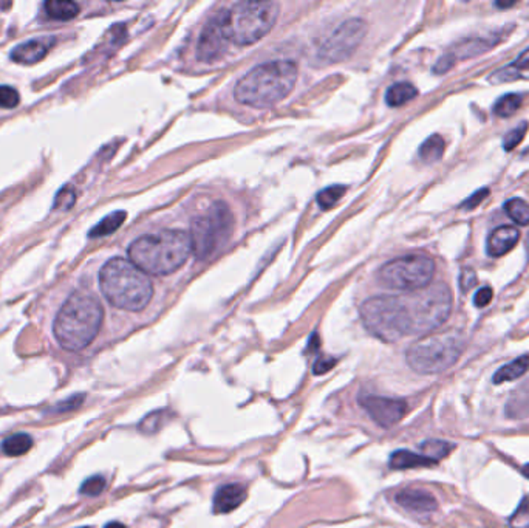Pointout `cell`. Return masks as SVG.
<instances>
[{"instance_id": "d6986e66", "label": "cell", "mask_w": 529, "mask_h": 528, "mask_svg": "<svg viewBox=\"0 0 529 528\" xmlns=\"http://www.w3.org/2000/svg\"><path fill=\"white\" fill-rule=\"evenodd\" d=\"M528 372H529V355H521L519 358H515L514 361L501 366V368L494 374L493 381L495 384L514 381L526 375Z\"/></svg>"}, {"instance_id": "4316f807", "label": "cell", "mask_w": 529, "mask_h": 528, "mask_svg": "<svg viewBox=\"0 0 529 528\" xmlns=\"http://www.w3.org/2000/svg\"><path fill=\"white\" fill-rule=\"evenodd\" d=\"M421 454L431 458L432 462L437 463L441 458H444L449 456V452L453 450V445L449 442H444V440H427V442L422 443L421 446Z\"/></svg>"}, {"instance_id": "8992f818", "label": "cell", "mask_w": 529, "mask_h": 528, "mask_svg": "<svg viewBox=\"0 0 529 528\" xmlns=\"http://www.w3.org/2000/svg\"><path fill=\"white\" fill-rule=\"evenodd\" d=\"M279 16L274 2H239L220 14L222 30L228 42L252 45L271 31Z\"/></svg>"}, {"instance_id": "277c9868", "label": "cell", "mask_w": 529, "mask_h": 528, "mask_svg": "<svg viewBox=\"0 0 529 528\" xmlns=\"http://www.w3.org/2000/svg\"><path fill=\"white\" fill-rule=\"evenodd\" d=\"M102 318V306L95 296L85 291H74L56 315L54 338L68 352L83 350L96 338Z\"/></svg>"}, {"instance_id": "ac0fdd59", "label": "cell", "mask_w": 529, "mask_h": 528, "mask_svg": "<svg viewBox=\"0 0 529 528\" xmlns=\"http://www.w3.org/2000/svg\"><path fill=\"white\" fill-rule=\"evenodd\" d=\"M389 463H390V468L393 469L424 468V467H432V465H435V462H432L431 458H427L422 454H416V452L407 451V450L395 451L393 454L390 456Z\"/></svg>"}, {"instance_id": "6da1fadb", "label": "cell", "mask_w": 529, "mask_h": 528, "mask_svg": "<svg viewBox=\"0 0 529 528\" xmlns=\"http://www.w3.org/2000/svg\"><path fill=\"white\" fill-rule=\"evenodd\" d=\"M451 312L452 293L444 284L398 296H375L360 306L365 328L384 343L432 333L449 319Z\"/></svg>"}, {"instance_id": "52a82bcc", "label": "cell", "mask_w": 529, "mask_h": 528, "mask_svg": "<svg viewBox=\"0 0 529 528\" xmlns=\"http://www.w3.org/2000/svg\"><path fill=\"white\" fill-rule=\"evenodd\" d=\"M464 337L457 330L426 335L409 347L407 364L422 375H435L455 364L464 350Z\"/></svg>"}, {"instance_id": "7dc6e473", "label": "cell", "mask_w": 529, "mask_h": 528, "mask_svg": "<svg viewBox=\"0 0 529 528\" xmlns=\"http://www.w3.org/2000/svg\"><path fill=\"white\" fill-rule=\"evenodd\" d=\"M523 158H529V149H526V151L523 152Z\"/></svg>"}, {"instance_id": "f1b7e54d", "label": "cell", "mask_w": 529, "mask_h": 528, "mask_svg": "<svg viewBox=\"0 0 529 528\" xmlns=\"http://www.w3.org/2000/svg\"><path fill=\"white\" fill-rule=\"evenodd\" d=\"M505 211L509 219L519 225H529V204L521 198H511L505 203Z\"/></svg>"}, {"instance_id": "83f0119b", "label": "cell", "mask_w": 529, "mask_h": 528, "mask_svg": "<svg viewBox=\"0 0 529 528\" xmlns=\"http://www.w3.org/2000/svg\"><path fill=\"white\" fill-rule=\"evenodd\" d=\"M521 103H523V99L517 93H508L495 103L494 114L500 118H509L520 109Z\"/></svg>"}, {"instance_id": "7a4b0ae2", "label": "cell", "mask_w": 529, "mask_h": 528, "mask_svg": "<svg viewBox=\"0 0 529 528\" xmlns=\"http://www.w3.org/2000/svg\"><path fill=\"white\" fill-rule=\"evenodd\" d=\"M192 253L191 235L182 229L147 234L129 246L130 262L146 275L164 276L177 271Z\"/></svg>"}, {"instance_id": "bcb514c9", "label": "cell", "mask_w": 529, "mask_h": 528, "mask_svg": "<svg viewBox=\"0 0 529 528\" xmlns=\"http://www.w3.org/2000/svg\"><path fill=\"white\" fill-rule=\"evenodd\" d=\"M525 248H526V256H528V260H529V234H528V237L525 240Z\"/></svg>"}, {"instance_id": "ee69618b", "label": "cell", "mask_w": 529, "mask_h": 528, "mask_svg": "<svg viewBox=\"0 0 529 528\" xmlns=\"http://www.w3.org/2000/svg\"><path fill=\"white\" fill-rule=\"evenodd\" d=\"M104 528H126L121 522H109Z\"/></svg>"}, {"instance_id": "7402d4cb", "label": "cell", "mask_w": 529, "mask_h": 528, "mask_svg": "<svg viewBox=\"0 0 529 528\" xmlns=\"http://www.w3.org/2000/svg\"><path fill=\"white\" fill-rule=\"evenodd\" d=\"M126 217H127L126 211H115V213L104 217V219L99 222L95 228H91L89 235L91 239H95V237H105V235L114 234L116 229L122 225L124 220H126Z\"/></svg>"}, {"instance_id": "d6a6232c", "label": "cell", "mask_w": 529, "mask_h": 528, "mask_svg": "<svg viewBox=\"0 0 529 528\" xmlns=\"http://www.w3.org/2000/svg\"><path fill=\"white\" fill-rule=\"evenodd\" d=\"M105 479L102 476H91L90 479H87L83 485H80V494L89 496V498H95L99 496L105 488Z\"/></svg>"}, {"instance_id": "4fadbf2b", "label": "cell", "mask_w": 529, "mask_h": 528, "mask_svg": "<svg viewBox=\"0 0 529 528\" xmlns=\"http://www.w3.org/2000/svg\"><path fill=\"white\" fill-rule=\"evenodd\" d=\"M398 505L415 514H429L438 508V502L426 489H402L396 494Z\"/></svg>"}, {"instance_id": "30bf717a", "label": "cell", "mask_w": 529, "mask_h": 528, "mask_svg": "<svg viewBox=\"0 0 529 528\" xmlns=\"http://www.w3.org/2000/svg\"><path fill=\"white\" fill-rule=\"evenodd\" d=\"M365 31L367 25L363 19H348L342 22L332 34L323 39L317 52V59L325 64H336L347 59L363 42Z\"/></svg>"}, {"instance_id": "c3c4849f", "label": "cell", "mask_w": 529, "mask_h": 528, "mask_svg": "<svg viewBox=\"0 0 529 528\" xmlns=\"http://www.w3.org/2000/svg\"><path fill=\"white\" fill-rule=\"evenodd\" d=\"M80 528H90V527H80Z\"/></svg>"}, {"instance_id": "8d00e7d4", "label": "cell", "mask_w": 529, "mask_h": 528, "mask_svg": "<svg viewBox=\"0 0 529 528\" xmlns=\"http://www.w3.org/2000/svg\"><path fill=\"white\" fill-rule=\"evenodd\" d=\"M74 202H76V194H74V191L72 188H68L67 186V188L58 192L53 208L61 209V211H68L73 207Z\"/></svg>"}, {"instance_id": "4dcf8cb0", "label": "cell", "mask_w": 529, "mask_h": 528, "mask_svg": "<svg viewBox=\"0 0 529 528\" xmlns=\"http://www.w3.org/2000/svg\"><path fill=\"white\" fill-rule=\"evenodd\" d=\"M528 127H529L528 121H521L517 127L509 130V132L505 135V138H503V149H505L506 152L514 151V149L523 141L525 135L528 132Z\"/></svg>"}, {"instance_id": "7bdbcfd3", "label": "cell", "mask_w": 529, "mask_h": 528, "mask_svg": "<svg viewBox=\"0 0 529 528\" xmlns=\"http://www.w3.org/2000/svg\"><path fill=\"white\" fill-rule=\"evenodd\" d=\"M515 2H497L495 6H499V8H511V6H514Z\"/></svg>"}, {"instance_id": "74e56055", "label": "cell", "mask_w": 529, "mask_h": 528, "mask_svg": "<svg viewBox=\"0 0 529 528\" xmlns=\"http://www.w3.org/2000/svg\"><path fill=\"white\" fill-rule=\"evenodd\" d=\"M475 285H477L475 271L471 268H463L462 275H460V288H462L463 293H468V291L474 288Z\"/></svg>"}, {"instance_id": "b9f144b4", "label": "cell", "mask_w": 529, "mask_h": 528, "mask_svg": "<svg viewBox=\"0 0 529 528\" xmlns=\"http://www.w3.org/2000/svg\"><path fill=\"white\" fill-rule=\"evenodd\" d=\"M453 64H455V58H453L452 54H446V56H443V58L438 59L437 65L433 67V72L438 73V74L446 73L447 70H451Z\"/></svg>"}, {"instance_id": "2e32d148", "label": "cell", "mask_w": 529, "mask_h": 528, "mask_svg": "<svg viewBox=\"0 0 529 528\" xmlns=\"http://www.w3.org/2000/svg\"><path fill=\"white\" fill-rule=\"evenodd\" d=\"M246 499V488L240 483H228L219 488L214 496L213 510L217 514H226L234 511L244 504Z\"/></svg>"}, {"instance_id": "603a6c76", "label": "cell", "mask_w": 529, "mask_h": 528, "mask_svg": "<svg viewBox=\"0 0 529 528\" xmlns=\"http://www.w3.org/2000/svg\"><path fill=\"white\" fill-rule=\"evenodd\" d=\"M508 414L511 419H523L529 415V384H523L512 394L508 403Z\"/></svg>"}, {"instance_id": "60d3db41", "label": "cell", "mask_w": 529, "mask_h": 528, "mask_svg": "<svg viewBox=\"0 0 529 528\" xmlns=\"http://www.w3.org/2000/svg\"><path fill=\"white\" fill-rule=\"evenodd\" d=\"M336 364V359L334 358H330V357H323V358H319L317 361L314 363V368H313V372L316 375H322L325 374V372H328L330 369H333V366Z\"/></svg>"}, {"instance_id": "44dd1931", "label": "cell", "mask_w": 529, "mask_h": 528, "mask_svg": "<svg viewBox=\"0 0 529 528\" xmlns=\"http://www.w3.org/2000/svg\"><path fill=\"white\" fill-rule=\"evenodd\" d=\"M47 14L56 21H72L79 14V5L68 0H48L45 3Z\"/></svg>"}, {"instance_id": "7c38bea8", "label": "cell", "mask_w": 529, "mask_h": 528, "mask_svg": "<svg viewBox=\"0 0 529 528\" xmlns=\"http://www.w3.org/2000/svg\"><path fill=\"white\" fill-rule=\"evenodd\" d=\"M228 43L229 42L222 30L220 14H219L217 17H214L202 31L200 41H198V48H197L198 59L203 62H213L215 59H219L220 56L225 53Z\"/></svg>"}, {"instance_id": "836d02e7", "label": "cell", "mask_w": 529, "mask_h": 528, "mask_svg": "<svg viewBox=\"0 0 529 528\" xmlns=\"http://www.w3.org/2000/svg\"><path fill=\"white\" fill-rule=\"evenodd\" d=\"M164 411H155L152 414H149L147 417L140 423V431L144 434H155L160 431L161 425L164 421Z\"/></svg>"}, {"instance_id": "e575fe53", "label": "cell", "mask_w": 529, "mask_h": 528, "mask_svg": "<svg viewBox=\"0 0 529 528\" xmlns=\"http://www.w3.org/2000/svg\"><path fill=\"white\" fill-rule=\"evenodd\" d=\"M85 395L84 394H78L73 395L70 399H67L64 401H59L58 405L53 406L52 409H48L50 414H64V412H70V411H76L78 408L84 403Z\"/></svg>"}, {"instance_id": "ba28073f", "label": "cell", "mask_w": 529, "mask_h": 528, "mask_svg": "<svg viewBox=\"0 0 529 528\" xmlns=\"http://www.w3.org/2000/svg\"><path fill=\"white\" fill-rule=\"evenodd\" d=\"M234 229V217L223 202H215L197 215L191 225L192 253L198 259H208L226 244Z\"/></svg>"}, {"instance_id": "f35d334b", "label": "cell", "mask_w": 529, "mask_h": 528, "mask_svg": "<svg viewBox=\"0 0 529 528\" xmlns=\"http://www.w3.org/2000/svg\"><path fill=\"white\" fill-rule=\"evenodd\" d=\"M493 297H494V291H493V288H490V287H483V288H480V290H478L477 293H475V296H474V304H475V307L483 308V307L489 306L490 301H493Z\"/></svg>"}, {"instance_id": "9c48e42d", "label": "cell", "mask_w": 529, "mask_h": 528, "mask_svg": "<svg viewBox=\"0 0 529 528\" xmlns=\"http://www.w3.org/2000/svg\"><path fill=\"white\" fill-rule=\"evenodd\" d=\"M435 273V262L424 254H409L396 257L381 266L378 279L384 287L416 291L429 287Z\"/></svg>"}, {"instance_id": "ffe728a7", "label": "cell", "mask_w": 529, "mask_h": 528, "mask_svg": "<svg viewBox=\"0 0 529 528\" xmlns=\"http://www.w3.org/2000/svg\"><path fill=\"white\" fill-rule=\"evenodd\" d=\"M418 95L416 87L410 83H396L389 87L387 93H385V101L390 107H400Z\"/></svg>"}, {"instance_id": "8fae6325", "label": "cell", "mask_w": 529, "mask_h": 528, "mask_svg": "<svg viewBox=\"0 0 529 528\" xmlns=\"http://www.w3.org/2000/svg\"><path fill=\"white\" fill-rule=\"evenodd\" d=\"M359 405L370 419L381 427H391L401 421L407 412V403L401 399L364 394L359 397Z\"/></svg>"}, {"instance_id": "5bb4252c", "label": "cell", "mask_w": 529, "mask_h": 528, "mask_svg": "<svg viewBox=\"0 0 529 528\" xmlns=\"http://www.w3.org/2000/svg\"><path fill=\"white\" fill-rule=\"evenodd\" d=\"M520 239V233L515 226H499L489 234L486 240V251L490 257L505 256L515 246Z\"/></svg>"}, {"instance_id": "f6af8a7d", "label": "cell", "mask_w": 529, "mask_h": 528, "mask_svg": "<svg viewBox=\"0 0 529 528\" xmlns=\"http://www.w3.org/2000/svg\"><path fill=\"white\" fill-rule=\"evenodd\" d=\"M521 473H523V476L526 477V479H529V463H526L523 468H521Z\"/></svg>"}, {"instance_id": "9a60e30c", "label": "cell", "mask_w": 529, "mask_h": 528, "mask_svg": "<svg viewBox=\"0 0 529 528\" xmlns=\"http://www.w3.org/2000/svg\"><path fill=\"white\" fill-rule=\"evenodd\" d=\"M53 43H54V39H47V37L27 41L12 50L11 59L17 62V64H25V65L36 64V62H39L45 58L50 47H52Z\"/></svg>"}, {"instance_id": "3957f363", "label": "cell", "mask_w": 529, "mask_h": 528, "mask_svg": "<svg viewBox=\"0 0 529 528\" xmlns=\"http://www.w3.org/2000/svg\"><path fill=\"white\" fill-rule=\"evenodd\" d=\"M297 65L292 61H271L254 67L234 89L240 104L256 109L272 107L290 95L297 81Z\"/></svg>"}, {"instance_id": "f546056e", "label": "cell", "mask_w": 529, "mask_h": 528, "mask_svg": "<svg viewBox=\"0 0 529 528\" xmlns=\"http://www.w3.org/2000/svg\"><path fill=\"white\" fill-rule=\"evenodd\" d=\"M345 192H347L345 186H341V184L330 186V188H325L317 194V203H319V207L322 209H330L333 208L334 204H338V202L344 197Z\"/></svg>"}, {"instance_id": "d4e9b609", "label": "cell", "mask_w": 529, "mask_h": 528, "mask_svg": "<svg viewBox=\"0 0 529 528\" xmlns=\"http://www.w3.org/2000/svg\"><path fill=\"white\" fill-rule=\"evenodd\" d=\"M444 147L446 142L443 140V136L440 135H432L422 142L420 147V158L424 161V163H437L444 155Z\"/></svg>"}, {"instance_id": "ab89813d", "label": "cell", "mask_w": 529, "mask_h": 528, "mask_svg": "<svg viewBox=\"0 0 529 528\" xmlns=\"http://www.w3.org/2000/svg\"><path fill=\"white\" fill-rule=\"evenodd\" d=\"M488 194H489V189H480V191H477L475 194H472V196L468 198V200H464V202L462 203V208L468 209V211L475 209V208L478 207V204H480V203L484 200V198L488 197Z\"/></svg>"}, {"instance_id": "1f68e13d", "label": "cell", "mask_w": 529, "mask_h": 528, "mask_svg": "<svg viewBox=\"0 0 529 528\" xmlns=\"http://www.w3.org/2000/svg\"><path fill=\"white\" fill-rule=\"evenodd\" d=\"M509 528H529V496L520 502L517 510L508 520Z\"/></svg>"}, {"instance_id": "5b68a950", "label": "cell", "mask_w": 529, "mask_h": 528, "mask_svg": "<svg viewBox=\"0 0 529 528\" xmlns=\"http://www.w3.org/2000/svg\"><path fill=\"white\" fill-rule=\"evenodd\" d=\"M99 287L111 306L127 312H140L153 295L151 279L130 260L114 257L99 271Z\"/></svg>"}, {"instance_id": "484cf974", "label": "cell", "mask_w": 529, "mask_h": 528, "mask_svg": "<svg viewBox=\"0 0 529 528\" xmlns=\"http://www.w3.org/2000/svg\"><path fill=\"white\" fill-rule=\"evenodd\" d=\"M31 448H33V439H31L28 434H22V432L5 439L2 443V451L6 456H11V457L23 456L25 452H28Z\"/></svg>"}, {"instance_id": "d590c367", "label": "cell", "mask_w": 529, "mask_h": 528, "mask_svg": "<svg viewBox=\"0 0 529 528\" xmlns=\"http://www.w3.org/2000/svg\"><path fill=\"white\" fill-rule=\"evenodd\" d=\"M21 103V95L16 89L10 85H0V107L14 109Z\"/></svg>"}, {"instance_id": "cb8c5ba5", "label": "cell", "mask_w": 529, "mask_h": 528, "mask_svg": "<svg viewBox=\"0 0 529 528\" xmlns=\"http://www.w3.org/2000/svg\"><path fill=\"white\" fill-rule=\"evenodd\" d=\"M495 43V39H488V37H482V39H466L463 43H460L458 50L455 53H452V56L455 58V61L457 58H474L477 54L488 52Z\"/></svg>"}, {"instance_id": "e0dca14e", "label": "cell", "mask_w": 529, "mask_h": 528, "mask_svg": "<svg viewBox=\"0 0 529 528\" xmlns=\"http://www.w3.org/2000/svg\"><path fill=\"white\" fill-rule=\"evenodd\" d=\"M529 79V48L525 50L511 65L501 67L489 76V83L493 84H505L514 83V81Z\"/></svg>"}]
</instances>
